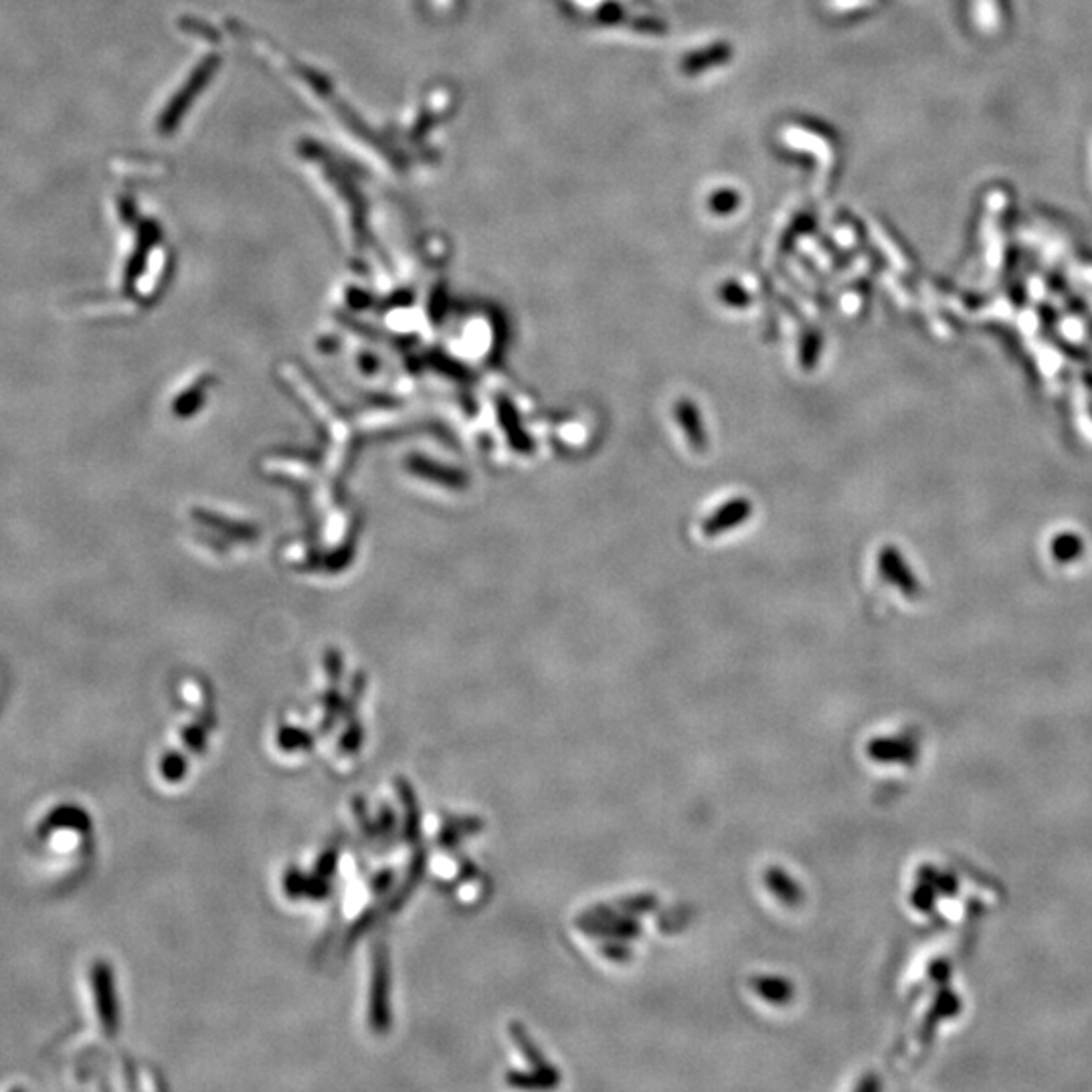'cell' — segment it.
<instances>
[{
  "instance_id": "2",
  "label": "cell",
  "mask_w": 1092,
  "mask_h": 1092,
  "mask_svg": "<svg viewBox=\"0 0 1092 1092\" xmlns=\"http://www.w3.org/2000/svg\"><path fill=\"white\" fill-rule=\"evenodd\" d=\"M59 828H73V829H88V818H85V813L80 811L77 808H69V805H63V808L53 809L45 819V826L43 829L45 831H57Z\"/></svg>"
},
{
  "instance_id": "1",
  "label": "cell",
  "mask_w": 1092,
  "mask_h": 1092,
  "mask_svg": "<svg viewBox=\"0 0 1092 1092\" xmlns=\"http://www.w3.org/2000/svg\"><path fill=\"white\" fill-rule=\"evenodd\" d=\"M93 990H95V1003H98V1013L101 1018L103 1030H108V1034H114L116 1031V1001H114V987H111V973L106 965H95Z\"/></svg>"
}]
</instances>
